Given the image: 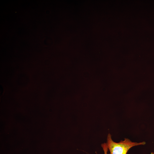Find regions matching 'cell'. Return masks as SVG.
<instances>
[{
  "mask_svg": "<svg viewBox=\"0 0 154 154\" xmlns=\"http://www.w3.org/2000/svg\"><path fill=\"white\" fill-rule=\"evenodd\" d=\"M107 140L106 144L110 151L109 154H127L131 147L146 144L144 141L139 143L133 142L126 138L123 141L121 140L118 143L115 142L112 140L110 133L107 136Z\"/></svg>",
  "mask_w": 154,
  "mask_h": 154,
  "instance_id": "6da1fadb",
  "label": "cell"
},
{
  "mask_svg": "<svg viewBox=\"0 0 154 154\" xmlns=\"http://www.w3.org/2000/svg\"><path fill=\"white\" fill-rule=\"evenodd\" d=\"M101 147L104 150V154H107L108 148L106 143H104L102 144H101Z\"/></svg>",
  "mask_w": 154,
  "mask_h": 154,
  "instance_id": "7a4b0ae2",
  "label": "cell"
},
{
  "mask_svg": "<svg viewBox=\"0 0 154 154\" xmlns=\"http://www.w3.org/2000/svg\"><path fill=\"white\" fill-rule=\"evenodd\" d=\"M151 154H154V152H151Z\"/></svg>",
  "mask_w": 154,
  "mask_h": 154,
  "instance_id": "3957f363",
  "label": "cell"
}]
</instances>
